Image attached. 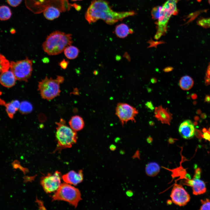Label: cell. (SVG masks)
<instances>
[{
	"instance_id": "cell-1",
	"label": "cell",
	"mask_w": 210,
	"mask_h": 210,
	"mask_svg": "<svg viewBox=\"0 0 210 210\" xmlns=\"http://www.w3.org/2000/svg\"><path fill=\"white\" fill-rule=\"evenodd\" d=\"M135 14L133 11H114L105 0H93L86 12L85 18L89 24L101 19L108 24L111 25Z\"/></svg>"
},
{
	"instance_id": "cell-2",
	"label": "cell",
	"mask_w": 210,
	"mask_h": 210,
	"mask_svg": "<svg viewBox=\"0 0 210 210\" xmlns=\"http://www.w3.org/2000/svg\"><path fill=\"white\" fill-rule=\"evenodd\" d=\"M72 42L71 34L55 31L47 36L42 47L44 51L48 55H56L62 53Z\"/></svg>"
},
{
	"instance_id": "cell-3",
	"label": "cell",
	"mask_w": 210,
	"mask_h": 210,
	"mask_svg": "<svg viewBox=\"0 0 210 210\" xmlns=\"http://www.w3.org/2000/svg\"><path fill=\"white\" fill-rule=\"evenodd\" d=\"M56 123L57 126L55 136L57 143L56 150L71 147L77 142L76 132L68 126L65 121L62 118Z\"/></svg>"
},
{
	"instance_id": "cell-4",
	"label": "cell",
	"mask_w": 210,
	"mask_h": 210,
	"mask_svg": "<svg viewBox=\"0 0 210 210\" xmlns=\"http://www.w3.org/2000/svg\"><path fill=\"white\" fill-rule=\"evenodd\" d=\"M179 0H167L161 6L156 23L157 31L155 38H159L166 32L168 22L172 15L177 14V4Z\"/></svg>"
},
{
	"instance_id": "cell-5",
	"label": "cell",
	"mask_w": 210,
	"mask_h": 210,
	"mask_svg": "<svg viewBox=\"0 0 210 210\" xmlns=\"http://www.w3.org/2000/svg\"><path fill=\"white\" fill-rule=\"evenodd\" d=\"M64 80V77L61 76H57L55 79L48 78L46 76L39 82L38 90L42 98L49 100L59 95L61 92L60 84Z\"/></svg>"
},
{
	"instance_id": "cell-6",
	"label": "cell",
	"mask_w": 210,
	"mask_h": 210,
	"mask_svg": "<svg viewBox=\"0 0 210 210\" xmlns=\"http://www.w3.org/2000/svg\"><path fill=\"white\" fill-rule=\"evenodd\" d=\"M54 200H62L66 202L75 208L81 200L79 190L66 183L61 184L53 195Z\"/></svg>"
},
{
	"instance_id": "cell-7",
	"label": "cell",
	"mask_w": 210,
	"mask_h": 210,
	"mask_svg": "<svg viewBox=\"0 0 210 210\" xmlns=\"http://www.w3.org/2000/svg\"><path fill=\"white\" fill-rule=\"evenodd\" d=\"M10 70L13 72L16 80L27 82L32 75V60L26 58L16 62H10Z\"/></svg>"
},
{
	"instance_id": "cell-8",
	"label": "cell",
	"mask_w": 210,
	"mask_h": 210,
	"mask_svg": "<svg viewBox=\"0 0 210 210\" xmlns=\"http://www.w3.org/2000/svg\"><path fill=\"white\" fill-rule=\"evenodd\" d=\"M138 113L137 109L127 103L120 102L117 105L115 114L123 126L129 121L136 123L135 117Z\"/></svg>"
},
{
	"instance_id": "cell-9",
	"label": "cell",
	"mask_w": 210,
	"mask_h": 210,
	"mask_svg": "<svg viewBox=\"0 0 210 210\" xmlns=\"http://www.w3.org/2000/svg\"><path fill=\"white\" fill-rule=\"evenodd\" d=\"M33 7L41 11H43L46 8L53 6L58 8L61 12L70 10L72 4L68 0H27Z\"/></svg>"
},
{
	"instance_id": "cell-10",
	"label": "cell",
	"mask_w": 210,
	"mask_h": 210,
	"mask_svg": "<svg viewBox=\"0 0 210 210\" xmlns=\"http://www.w3.org/2000/svg\"><path fill=\"white\" fill-rule=\"evenodd\" d=\"M170 197L172 202L179 206L186 205L190 199V195L183 186L176 183L173 186Z\"/></svg>"
},
{
	"instance_id": "cell-11",
	"label": "cell",
	"mask_w": 210,
	"mask_h": 210,
	"mask_svg": "<svg viewBox=\"0 0 210 210\" xmlns=\"http://www.w3.org/2000/svg\"><path fill=\"white\" fill-rule=\"evenodd\" d=\"M41 183L47 193L57 190L61 184L60 172L57 171L53 174H49L42 178Z\"/></svg>"
},
{
	"instance_id": "cell-12",
	"label": "cell",
	"mask_w": 210,
	"mask_h": 210,
	"mask_svg": "<svg viewBox=\"0 0 210 210\" xmlns=\"http://www.w3.org/2000/svg\"><path fill=\"white\" fill-rule=\"evenodd\" d=\"M154 117L163 124L170 125L172 119V114L167 108L163 107L160 105L155 108Z\"/></svg>"
},
{
	"instance_id": "cell-13",
	"label": "cell",
	"mask_w": 210,
	"mask_h": 210,
	"mask_svg": "<svg viewBox=\"0 0 210 210\" xmlns=\"http://www.w3.org/2000/svg\"><path fill=\"white\" fill-rule=\"evenodd\" d=\"M184 182L185 185L192 187L193 194L195 195H201L206 192L205 183L200 178H193L191 179L187 178Z\"/></svg>"
},
{
	"instance_id": "cell-14",
	"label": "cell",
	"mask_w": 210,
	"mask_h": 210,
	"mask_svg": "<svg viewBox=\"0 0 210 210\" xmlns=\"http://www.w3.org/2000/svg\"><path fill=\"white\" fill-rule=\"evenodd\" d=\"M194 125L190 120H186L180 125L178 131L180 135L183 138L190 139L194 135Z\"/></svg>"
},
{
	"instance_id": "cell-15",
	"label": "cell",
	"mask_w": 210,
	"mask_h": 210,
	"mask_svg": "<svg viewBox=\"0 0 210 210\" xmlns=\"http://www.w3.org/2000/svg\"><path fill=\"white\" fill-rule=\"evenodd\" d=\"M63 180L66 183L76 185L81 182L83 179L82 171L76 172L71 171L62 176Z\"/></svg>"
},
{
	"instance_id": "cell-16",
	"label": "cell",
	"mask_w": 210,
	"mask_h": 210,
	"mask_svg": "<svg viewBox=\"0 0 210 210\" xmlns=\"http://www.w3.org/2000/svg\"><path fill=\"white\" fill-rule=\"evenodd\" d=\"M16 80L14 75L10 70L1 73L0 83L4 87L9 88L13 86Z\"/></svg>"
},
{
	"instance_id": "cell-17",
	"label": "cell",
	"mask_w": 210,
	"mask_h": 210,
	"mask_svg": "<svg viewBox=\"0 0 210 210\" xmlns=\"http://www.w3.org/2000/svg\"><path fill=\"white\" fill-rule=\"evenodd\" d=\"M69 124L70 127L76 132L82 130L84 126L83 118L78 115L72 116L69 121Z\"/></svg>"
},
{
	"instance_id": "cell-18",
	"label": "cell",
	"mask_w": 210,
	"mask_h": 210,
	"mask_svg": "<svg viewBox=\"0 0 210 210\" xmlns=\"http://www.w3.org/2000/svg\"><path fill=\"white\" fill-rule=\"evenodd\" d=\"M60 10L56 7L50 6L47 7L43 13L46 19L48 20H52L60 16Z\"/></svg>"
},
{
	"instance_id": "cell-19",
	"label": "cell",
	"mask_w": 210,
	"mask_h": 210,
	"mask_svg": "<svg viewBox=\"0 0 210 210\" xmlns=\"http://www.w3.org/2000/svg\"><path fill=\"white\" fill-rule=\"evenodd\" d=\"M2 102L6 107V111L8 116L12 119L16 111L19 109L20 105L19 102L15 100L7 104H5L3 101H2Z\"/></svg>"
},
{
	"instance_id": "cell-20",
	"label": "cell",
	"mask_w": 210,
	"mask_h": 210,
	"mask_svg": "<svg viewBox=\"0 0 210 210\" xmlns=\"http://www.w3.org/2000/svg\"><path fill=\"white\" fill-rule=\"evenodd\" d=\"M132 32L126 24L123 23L117 25L115 30V33L117 36L121 38H124Z\"/></svg>"
},
{
	"instance_id": "cell-21",
	"label": "cell",
	"mask_w": 210,
	"mask_h": 210,
	"mask_svg": "<svg viewBox=\"0 0 210 210\" xmlns=\"http://www.w3.org/2000/svg\"><path fill=\"white\" fill-rule=\"evenodd\" d=\"M179 85L182 90H188L192 87L194 85V81L190 76L187 75L181 78Z\"/></svg>"
},
{
	"instance_id": "cell-22",
	"label": "cell",
	"mask_w": 210,
	"mask_h": 210,
	"mask_svg": "<svg viewBox=\"0 0 210 210\" xmlns=\"http://www.w3.org/2000/svg\"><path fill=\"white\" fill-rule=\"evenodd\" d=\"M64 52L65 55L67 58L73 60L77 57L79 52V50L76 46L70 45L65 48Z\"/></svg>"
},
{
	"instance_id": "cell-23",
	"label": "cell",
	"mask_w": 210,
	"mask_h": 210,
	"mask_svg": "<svg viewBox=\"0 0 210 210\" xmlns=\"http://www.w3.org/2000/svg\"><path fill=\"white\" fill-rule=\"evenodd\" d=\"M160 167L159 165L155 162L148 163L146 166L145 171L147 174L150 176L157 175L159 172Z\"/></svg>"
},
{
	"instance_id": "cell-24",
	"label": "cell",
	"mask_w": 210,
	"mask_h": 210,
	"mask_svg": "<svg viewBox=\"0 0 210 210\" xmlns=\"http://www.w3.org/2000/svg\"><path fill=\"white\" fill-rule=\"evenodd\" d=\"M12 13L10 8L6 5L0 7V19L1 21L7 20L11 18Z\"/></svg>"
},
{
	"instance_id": "cell-25",
	"label": "cell",
	"mask_w": 210,
	"mask_h": 210,
	"mask_svg": "<svg viewBox=\"0 0 210 210\" xmlns=\"http://www.w3.org/2000/svg\"><path fill=\"white\" fill-rule=\"evenodd\" d=\"M0 67L1 73H2L9 70L10 68V63L3 55L0 54Z\"/></svg>"
},
{
	"instance_id": "cell-26",
	"label": "cell",
	"mask_w": 210,
	"mask_h": 210,
	"mask_svg": "<svg viewBox=\"0 0 210 210\" xmlns=\"http://www.w3.org/2000/svg\"><path fill=\"white\" fill-rule=\"evenodd\" d=\"M19 109L20 111L22 113H27L30 112L32 110V105L29 102L24 101L20 104Z\"/></svg>"
},
{
	"instance_id": "cell-27",
	"label": "cell",
	"mask_w": 210,
	"mask_h": 210,
	"mask_svg": "<svg viewBox=\"0 0 210 210\" xmlns=\"http://www.w3.org/2000/svg\"><path fill=\"white\" fill-rule=\"evenodd\" d=\"M197 23L199 25L204 28L210 27V18H202L199 19L197 21Z\"/></svg>"
},
{
	"instance_id": "cell-28",
	"label": "cell",
	"mask_w": 210,
	"mask_h": 210,
	"mask_svg": "<svg viewBox=\"0 0 210 210\" xmlns=\"http://www.w3.org/2000/svg\"><path fill=\"white\" fill-rule=\"evenodd\" d=\"M200 202L201 205L200 208V210H210V199H206L201 200Z\"/></svg>"
},
{
	"instance_id": "cell-29",
	"label": "cell",
	"mask_w": 210,
	"mask_h": 210,
	"mask_svg": "<svg viewBox=\"0 0 210 210\" xmlns=\"http://www.w3.org/2000/svg\"><path fill=\"white\" fill-rule=\"evenodd\" d=\"M161 6H158L153 8L151 11L152 18L155 20L159 18Z\"/></svg>"
},
{
	"instance_id": "cell-30",
	"label": "cell",
	"mask_w": 210,
	"mask_h": 210,
	"mask_svg": "<svg viewBox=\"0 0 210 210\" xmlns=\"http://www.w3.org/2000/svg\"><path fill=\"white\" fill-rule=\"evenodd\" d=\"M7 3L13 7L18 6L22 2V0H6Z\"/></svg>"
},
{
	"instance_id": "cell-31",
	"label": "cell",
	"mask_w": 210,
	"mask_h": 210,
	"mask_svg": "<svg viewBox=\"0 0 210 210\" xmlns=\"http://www.w3.org/2000/svg\"><path fill=\"white\" fill-rule=\"evenodd\" d=\"M206 83L207 85L210 84V63L209 64L207 69L206 76Z\"/></svg>"
},
{
	"instance_id": "cell-32",
	"label": "cell",
	"mask_w": 210,
	"mask_h": 210,
	"mask_svg": "<svg viewBox=\"0 0 210 210\" xmlns=\"http://www.w3.org/2000/svg\"><path fill=\"white\" fill-rule=\"evenodd\" d=\"M69 64V62L65 59L63 60L60 63L59 65L60 67L64 69L66 68Z\"/></svg>"
},
{
	"instance_id": "cell-33",
	"label": "cell",
	"mask_w": 210,
	"mask_h": 210,
	"mask_svg": "<svg viewBox=\"0 0 210 210\" xmlns=\"http://www.w3.org/2000/svg\"><path fill=\"white\" fill-rule=\"evenodd\" d=\"M194 135L199 139H201L203 138V134L201 131L197 129H195Z\"/></svg>"
},
{
	"instance_id": "cell-34",
	"label": "cell",
	"mask_w": 210,
	"mask_h": 210,
	"mask_svg": "<svg viewBox=\"0 0 210 210\" xmlns=\"http://www.w3.org/2000/svg\"><path fill=\"white\" fill-rule=\"evenodd\" d=\"M201 170L200 168L197 169L195 172L194 178H200L201 176Z\"/></svg>"
},
{
	"instance_id": "cell-35",
	"label": "cell",
	"mask_w": 210,
	"mask_h": 210,
	"mask_svg": "<svg viewBox=\"0 0 210 210\" xmlns=\"http://www.w3.org/2000/svg\"><path fill=\"white\" fill-rule=\"evenodd\" d=\"M145 104L146 107L150 110H153L155 108L151 101L147 102Z\"/></svg>"
},
{
	"instance_id": "cell-36",
	"label": "cell",
	"mask_w": 210,
	"mask_h": 210,
	"mask_svg": "<svg viewBox=\"0 0 210 210\" xmlns=\"http://www.w3.org/2000/svg\"><path fill=\"white\" fill-rule=\"evenodd\" d=\"M203 138L210 142V134L208 131L203 134Z\"/></svg>"
},
{
	"instance_id": "cell-37",
	"label": "cell",
	"mask_w": 210,
	"mask_h": 210,
	"mask_svg": "<svg viewBox=\"0 0 210 210\" xmlns=\"http://www.w3.org/2000/svg\"><path fill=\"white\" fill-rule=\"evenodd\" d=\"M177 140V139H175L170 138L168 140V141L169 144H172L174 143L175 142V141Z\"/></svg>"
},
{
	"instance_id": "cell-38",
	"label": "cell",
	"mask_w": 210,
	"mask_h": 210,
	"mask_svg": "<svg viewBox=\"0 0 210 210\" xmlns=\"http://www.w3.org/2000/svg\"><path fill=\"white\" fill-rule=\"evenodd\" d=\"M205 102L207 103H210V96L209 95H206L204 99Z\"/></svg>"
},
{
	"instance_id": "cell-39",
	"label": "cell",
	"mask_w": 210,
	"mask_h": 210,
	"mask_svg": "<svg viewBox=\"0 0 210 210\" xmlns=\"http://www.w3.org/2000/svg\"><path fill=\"white\" fill-rule=\"evenodd\" d=\"M153 141L152 137L150 136H149L147 139V141L149 143H151Z\"/></svg>"
},
{
	"instance_id": "cell-40",
	"label": "cell",
	"mask_w": 210,
	"mask_h": 210,
	"mask_svg": "<svg viewBox=\"0 0 210 210\" xmlns=\"http://www.w3.org/2000/svg\"><path fill=\"white\" fill-rule=\"evenodd\" d=\"M43 61L44 63H47L49 62V59L47 58H45L43 60Z\"/></svg>"
},
{
	"instance_id": "cell-41",
	"label": "cell",
	"mask_w": 210,
	"mask_h": 210,
	"mask_svg": "<svg viewBox=\"0 0 210 210\" xmlns=\"http://www.w3.org/2000/svg\"><path fill=\"white\" fill-rule=\"evenodd\" d=\"M127 194L128 196H131L133 195V193L131 191H128L127 192Z\"/></svg>"
},
{
	"instance_id": "cell-42",
	"label": "cell",
	"mask_w": 210,
	"mask_h": 210,
	"mask_svg": "<svg viewBox=\"0 0 210 210\" xmlns=\"http://www.w3.org/2000/svg\"><path fill=\"white\" fill-rule=\"evenodd\" d=\"M201 117L202 119H204L206 118V116L205 114L203 113L201 114Z\"/></svg>"
},
{
	"instance_id": "cell-43",
	"label": "cell",
	"mask_w": 210,
	"mask_h": 210,
	"mask_svg": "<svg viewBox=\"0 0 210 210\" xmlns=\"http://www.w3.org/2000/svg\"><path fill=\"white\" fill-rule=\"evenodd\" d=\"M191 97L193 99H196L197 98V95L195 94H192L191 95Z\"/></svg>"
},
{
	"instance_id": "cell-44",
	"label": "cell",
	"mask_w": 210,
	"mask_h": 210,
	"mask_svg": "<svg viewBox=\"0 0 210 210\" xmlns=\"http://www.w3.org/2000/svg\"><path fill=\"white\" fill-rule=\"evenodd\" d=\"M172 202L171 200H167V203L168 205H170L172 204Z\"/></svg>"
},
{
	"instance_id": "cell-45",
	"label": "cell",
	"mask_w": 210,
	"mask_h": 210,
	"mask_svg": "<svg viewBox=\"0 0 210 210\" xmlns=\"http://www.w3.org/2000/svg\"><path fill=\"white\" fill-rule=\"evenodd\" d=\"M149 125L151 126H153L154 125V123L152 121H150L149 122Z\"/></svg>"
},
{
	"instance_id": "cell-46",
	"label": "cell",
	"mask_w": 210,
	"mask_h": 210,
	"mask_svg": "<svg viewBox=\"0 0 210 210\" xmlns=\"http://www.w3.org/2000/svg\"><path fill=\"white\" fill-rule=\"evenodd\" d=\"M197 114H200L201 113V111L200 110L198 109L197 111L196 112Z\"/></svg>"
},
{
	"instance_id": "cell-47",
	"label": "cell",
	"mask_w": 210,
	"mask_h": 210,
	"mask_svg": "<svg viewBox=\"0 0 210 210\" xmlns=\"http://www.w3.org/2000/svg\"><path fill=\"white\" fill-rule=\"evenodd\" d=\"M194 119L196 121H197L199 119V117L198 116H195L194 117Z\"/></svg>"
},
{
	"instance_id": "cell-48",
	"label": "cell",
	"mask_w": 210,
	"mask_h": 210,
	"mask_svg": "<svg viewBox=\"0 0 210 210\" xmlns=\"http://www.w3.org/2000/svg\"><path fill=\"white\" fill-rule=\"evenodd\" d=\"M207 130L206 128H204L202 129V131L204 133H205L207 132Z\"/></svg>"
},
{
	"instance_id": "cell-49",
	"label": "cell",
	"mask_w": 210,
	"mask_h": 210,
	"mask_svg": "<svg viewBox=\"0 0 210 210\" xmlns=\"http://www.w3.org/2000/svg\"><path fill=\"white\" fill-rule=\"evenodd\" d=\"M197 124V122L196 121H195V122L194 123V125H196Z\"/></svg>"
},
{
	"instance_id": "cell-50",
	"label": "cell",
	"mask_w": 210,
	"mask_h": 210,
	"mask_svg": "<svg viewBox=\"0 0 210 210\" xmlns=\"http://www.w3.org/2000/svg\"><path fill=\"white\" fill-rule=\"evenodd\" d=\"M208 131L209 133V134H210V127Z\"/></svg>"
},
{
	"instance_id": "cell-51",
	"label": "cell",
	"mask_w": 210,
	"mask_h": 210,
	"mask_svg": "<svg viewBox=\"0 0 210 210\" xmlns=\"http://www.w3.org/2000/svg\"><path fill=\"white\" fill-rule=\"evenodd\" d=\"M71 0L72 1H81L82 0Z\"/></svg>"
},
{
	"instance_id": "cell-52",
	"label": "cell",
	"mask_w": 210,
	"mask_h": 210,
	"mask_svg": "<svg viewBox=\"0 0 210 210\" xmlns=\"http://www.w3.org/2000/svg\"><path fill=\"white\" fill-rule=\"evenodd\" d=\"M208 2H209V3L210 4V0H208Z\"/></svg>"
}]
</instances>
